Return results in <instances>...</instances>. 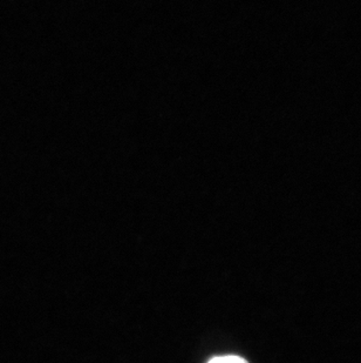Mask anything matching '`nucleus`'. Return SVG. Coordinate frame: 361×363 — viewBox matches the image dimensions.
<instances>
[{
  "label": "nucleus",
  "instance_id": "obj_1",
  "mask_svg": "<svg viewBox=\"0 0 361 363\" xmlns=\"http://www.w3.org/2000/svg\"><path fill=\"white\" fill-rule=\"evenodd\" d=\"M208 363H248L244 359L235 355H227V357H214Z\"/></svg>",
  "mask_w": 361,
  "mask_h": 363
}]
</instances>
